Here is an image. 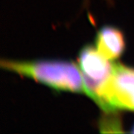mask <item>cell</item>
<instances>
[{"label":"cell","instance_id":"cell-1","mask_svg":"<svg viewBox=\"0 0 134 134\" xmlns=\"http://www.w3.org/2000/svg\"><path fill=\"white\" fill-rule=\"evenodd\" d=\"M6 71L31 78L57 91L82 93L87 96L85 81L79 66L62 60H2Z\"/></svg>","mask_w":134,"mask_h":134},{"label":"cell","instance_id":"cell-2","mask_svg":"<svg viewBox=\"0 0 134 134\" xmlns=\"http://www.w3.org/2000/svg\"><path fill=\"white\" fill-rule=\"evenodd\" d=\"M96 104L107 113L134 111V68L114 63L113 72L97 94Z\"/></svg>","mask_w":134,"mask_h":134},{"label":"cell","instance_id":"cell-3","mask_svg":"<svg viewBox=\"0 0 134 134\" xmlns=\"http://www.w3.org/2000/svg\"><path fill=\"white\" fill-rule=\"evenodd\" d=\"M78 64L87 90V96L97 100V94L113 72L114 63L100 54L96 47L87 45L81 50Z\"/></svg>","mask_w":134,"mask_h":134},{"label":"cell","instance_id":"cell-4","mask_svg":"<svg viewBox=\"0 0 134 134\" xmlns=\"http://www.w3.org/2000/svg\"><path fill=\"white\" fill-rule=\"evenodd\" d=\"M96 48L111 61L121 57L125 48V38L119 29L113 26H104L96 37Z\"/></svg>","mask_w":134,"mask_h":134},{"label":"cell","instance_id":"cell-5","mask_svg":"<svg viewBox=\"0 0 134 134\" xmlns=\"http://www.w3.org/2000/svg\"><path fill=\"white\" fill-rule=\"evenodd\" d=\"M100 132H115L114 129L117 130L118 132H123L122 130H119V121L114 118H107L105 120L102 121V122L100 123Z\"/></svg>","mask_w":134,"mask_h":134},{"label":"cell","instance_id":"cell-6","mask_svg":"<svg viewBox=\"0 0 134 134\" xmlns=\"http://www.w3.org/2000/svg\"><path fill=\"white\" fill-rule=\"evenodd\" d=\"M131 133H134V125L133 126V127H132V130H131Z\"/></svg>","mask_w":134,"mask_h":134}]
</instances>
